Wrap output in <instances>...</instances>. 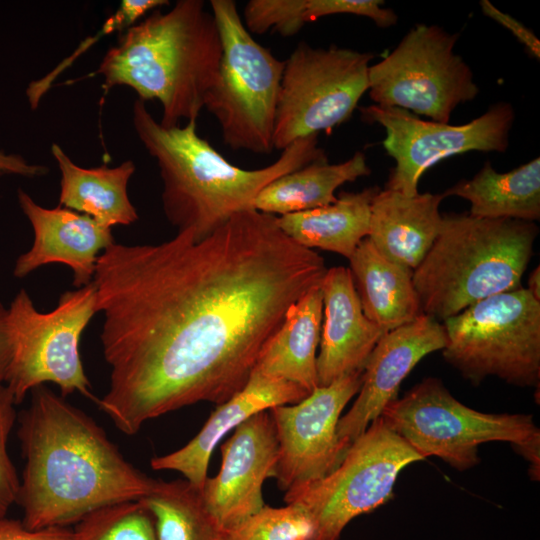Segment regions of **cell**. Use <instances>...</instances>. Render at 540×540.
<instances>
[{
	"label": "cell",
	"instance_id": "6da1fadb",
	"mask_svg": "<svg viewBox=\"0 0 540 540\" xmlns=\"http://www.w3.org/2000/svg\"><path fill=\"white\" fill-rule=\"evenodd\" d=\"M326 271L321 255L255 209L199 241L183 231L158 244L114 242L93 277L111 368L99 409L134 435L171 411L226 402L248 382L289 307L320 287Z\"/></svg>",
	"mask_w": 540,
	"mask_h": 540
},
{
	"label": "cell",
	"instance_id": "7a4b0ae2",
	"mask_svg": "<svg viewBox=\"0 0 540 540\" xmlns=\"http://www.w3.org/2000/svg\"><path fill=\"white\" fill-rule=\"evenodd\" d=\"M31 396L17 431L25 465L16 503L27 528L69 527L153 490L157 479L128 462L88 414L45 385Z\"/></svg>",
	"mask_w": 540,
	"mask_h": 540
},
{
	"label": "cell",
	"instance_id": "3957f363",
	"mask_svg": "<svg viewBox=\"0 0 540 540\" xmlns=\"http://www.w3.org/2000/svg\"><path fill=\"white\" fill-rule=\"evenodd\" d=\"M132 123L145 149L157 161L168 221L178 232L191 231L195 241L212 234L234 214L254 209L257 195L276 178L327 159L318 146V135H313L286 147L266 167L242 169L197 134V120L182 127H164L139 98L132 107Z\"/></svg>",
	"mask_w": 540,
	"mask_h": 540
},
{
	"label": "cell",
	"instance_id": "277c9868",
	"mask_svg": "<svg viewBox=\"0 0 540 540\" xmlns=\"http://www.w3.org/2000/svg\"><path fill=\"white\" fill-rule=\"evenodd\" d=\"M221 56L218 27L205 2L179 0L126 29L94 74L103 76L106 91L128 86L144 102L159 101V123L169 128L182 119L197 120Z\"/></svg>",
	"mask_w": 540,
	"mask_h": 540
},
{
	"label": "cell",
	"instance_id": "5b68a950",
	"mask_svg": "<svg viewBox=\"0 0 540 540\" xmlns=\"http://www.w3.org/2000/svg\"><path fill=\"white\" fill-rule=\"evenodd\" d=\"M538 232L534 222L443 214L432 247L413 271L421 312L444 321L521 287Z\"/></svg>",
	"mask_w": 540,
	"mask_h": 540
},
{
	"label": "cell",
	"instance_id": "8992f818",
	"mask_svg": "<svg viewBox=\"0 0 540 540\" xmlns=\"http://www.w3.org/2000/svg\"><path fill=\"white\" fill-rule=\"evenodd\" d=\"M381 417L423 459L438 457L458 471L479 464L481 444L508 442L530 464L533 480H539L540 430L530 414L474 410L440 379L428 377L391 401Z\"/></svg>",
	"mask_w": 540,
	"mask_h": 540
},
{
	"label": "cell",
	"instance_id": "52a82bcc",
	"mask_svg": "<svg viewBox=\"0 0 540 540\" xmlns=\"http://www.w3.org/2000/svg\"><path fill=\"white\" fill-rule=\"evenodd\" d=\"M222 44L218 77L204 108L217 119L233 150L268 154L274 149L276 109L285 61L251 36L235 1L211 0Z\"/></svg>",
	"mask_w": 540,
	"mask_h": 540
},
{
	"label": "cell",
	"instance_id": "ba28073f",
	"mask_svg": "<svg viewBox=\"0 0 540 540\" xmlns=\"http://www.w3.org/2000/svg\"><path fill=\"white\" fill-rule=\"evenodd\" d=\"M444 359L471 384L495 376L519 387L540 381V301L518 287L443 321Z\"/></svg>",
	"mask_w": 540,
	"mask_h": 540
},
{
	"label": "cell",
	"instance_id": "9c48e42d",
	"mask_svg": "<svg viewBox=\"0 0 540 540\" xmlns=\"http://www.w3.org/2000/svg\"><path fill=\"white\" fill-rule=\"evenodd\" d=\"M93 281L64 292L50 312H39L21 289L8 308L13 354L4 385L19 404L34 388L53 383L62 397L78 392L97 403L79 353L80 337L96 311Z\"/></svg>",
	"mask_w": 540,
	"mask_h": 540
},
{
	"label": "cell",
	"instance_id": "30bf717a",
	"mask_svg": "<svg viewBox=\"0 0 540 540\" xmlns=\"http://www.w3.org/2000/svg\"><path fill=\"white\" fill-rule=\"evenodd\" d=\"M421 460L380 416L352 442L334 471L286 491L284 501L307 513L311 540H339L353 519L389 501L400 472Z\"/></svg>",
	"mask_w": 540,
	"mask_h": 540
},
{
	"label": "cell",
	"instance_id": "8fae6325",
	"mask_svg": "<svg viewBox=\"0 0 540 540\" xmlns=\"http://www.w3.org/2000/svg\"><path fill=\"white\" fill-rule=\"evenodd\" d=\"M370 52L300 42L281 79L273 145L284 150L295 141L347 121L368 90Z\"/></svg>",
	"mask_w": 540,
	"mask_h": 540
},
{
	"label": "cell",
	"instance_id": "7c38bea8",
	"mask_svg": "<svg viewBox=\"0 0 540 540\" xmlns=\"http://www.w3.org/2000/svg\"><path fill=\"white\" fill-rule=\"evenodd\" d=\"M458 34L416 24L397 47L370 65L368 92L376 105L448 123L452 111L479 93L473 73L454 47Z\"/></svg>",
	"mask_w": 540,
	"mask_h": 540
},
{
	"label": "cell",
	"instance_id": "4fadbf2b",
	"mask_svg": "<svg viewBox=\"0 0 540 540\" xmlns=\"http://www.w3.org/2000/svg\"><path fill=\"white\" fill-rule=\"evenodd\" d=\"M360 111L366 121L386 131L383 146L396 163L386 188L406 196L416 195L421 175L444 158L468 151L504 152L515 116L504 102L462 125L426 121L410 111L376 104Z\"/></svg>",
	"mask_w": 540,
	"mask_h": 540
},
{
	"label": "cell",
	"instance_id": "5bb4252c",
	"mask_svg": "<svg viewBox=\"0 0 540 540\" xmlns=\"http://www.w3.org/2000/svg\"><path fill=\"white\" fill-rule=\"evenodd\" d=\"M363 371L319 386L295 404L268 409L274 423L278 457L273 478L280 490L324 478L342 462L347 448L337 424L348 402L358 394Z\"/></svg>",
	"mask_w": 540,
	"mask_h": 540
},
{
	"label": "cell",
	"instance_id": "9a60e30c",
	"mask_svg": "<svg viewBox=\"0 0 540 540\" xmlns=\"http://www.w3.org/2000/svg\"><path fill=\"white\" fill-rule=\"evenodd\" d=\"M220 451V470L206 479L201 493L217 523L231 530L265 506L262 487L267 478H273L278 457L269 411L258 412L236 426Z\"/></svg>",
	"mask_w": 540,
	"mask_h": 540
},
{
	"label": "cell",
	"instance_id": "2e32d148",
	"mask_svg": "<svg viewBox=\"0 0 540 540\" xmlns=\"http://www.w3.org/2000/svg\"><path fill=\"white\" fill-rule=\"evenodd\" d=\"M445 345L443 324L423 313L412 322L386 332L366 361L357 399L338 421L340 442L348 449L397 398L402 381L418 362L432 352L442 351Z\"/></svg>",
	"mask_w": 540,
	"mask_h": 540
},
{
	"label": "cell",
	"instance_id": "e0dca14e",
	"mask_svg": "<svg viewBox=\"0 0 540 540\" xmlns=\"http://www.w3.org/2000/svg\"><path fill=\"white\" fill-rule=\"evenodd\" d=\"M17 198L32 225L34 240L17 258L13 275L24 278L43 265L62 263L71 268L75 287L90 284L99 255L115 242L111 228L62 206L42 207L21 188Z\"/></svg>",
	"mask_w": 540,
	"mask_h": 540
},
{
	"label": "cell",
	"instance_id": "ac0fdd59",
	"mask_svg": "<svg viewBox=\"0 0 540 540\" xmlns=\"http://www.w3.org/2000/svg\"><path fill=\"white\" fill-rule=\"evenodd\" d=\"M323 300L318 385L363 371L372 350L386 333L364 314L349 268L327 269L320 284Z\"/></svg>",
	"mask_w": 540,
	"mask_h": 540
},
{
	"label": "cell",
	"instance_id": "d6986e66",
	"mask_svg": "<svg viewBox=\"0 0 540 540\" xmlns=\"http://www.w3.org/2000/svg\"><path fill=\"white\" fill-rule=\"evenodd\" d=\"M310 393L296 383L253 370L242 390L217 405L199 433L182 448L151 459L154 470L180 472L184 478L202 488L209 460L220 440L254 414L273 406L295 404Z\"/></svg>",
	"mask_w": 540,
	"mask_h": 540
},
{
	"label": "cell",
	"instance_id": "ffe728a7",
	"mask_svg": "<svg viewBox=\"0 0 540 540\" xmlns=\"http://www.w3.org/2000/svg\"><path fill=\"white\" fill-rule=\"evenodd\" d=\"M443 194L406 196L385 188L371 202L367 238L387 259L415 270L432 247L440 229Z\"/></svg>",
	"mask_w": 540,
	"mask_h": 540
},
{
	"label": "cell",
	"instance_id": "44dd1931",
	"mask_svg": "<svg viewBox=\"0 0 540 540\" xmlns=\"http://www.w3.org/2000/svg\"><path fill=\"white\" fill-rule=\"evenodd\" d=\"M365 316L384 332L412 322L421 312L413 270L384 257L366 237L349 258Z\"/></svg>",
	"mask_w": 540,
	"mask_h": 540
},
{
	"label": "cell",
	"instance_id": "7402d4cb",
	"mask_svg": "<svg viewBox=\"0 0 540 540\" xmlns=\"http://www.w3.org/2000/svg\"><path fill=\"white\" fill-rule=\"evenodd\" d=\"M323 300L320 287L293 303L259 353L253 370L281 378L311 393L318 385L316 350L320 342Z\"/></svg>",
	"mask_w": 540,
	"mask_h": 540
},
{
	"label": "cell",
	"instance_id": "603a6c76",
	"mask_svg": "<svg viewBox=\"0 0 540 540\" xmlns=\"http://www.w3.org/2000/svg\"><path fill=\"white\" fill-rule=\"evenodd\" d=\"M51 152L61 174L59 206L88 215L109 228L137 221V211L127 192L128 182L135 172L133 161H124L116 167L104 164L83 168L55 143Z\"/></svg>",
	"mask_w": 540,
	"mask_h": 540
},
{
	"label": "cell",
	"instance_id": "cb8c5ba5",
	"mask_svg": "<svg viewBox=\"0 0 540 540\" xmlns=\"http://www.w3.org/2000/svg\"><path fill=\"white\" fill-rule=\"evenodd\" d=\"M379 187L360 192H341L327 206L277 217L280 229L297 244L320 248L349 259L368 236L371 202Z\"/></svg>",
	"mask_w": 540,
	"mask_h": 540
},
{
	"label": "cell",
	"instance_id": "d4e9b609",
	"mask_svg": "<svg viewBox=\"0 0 540 540\" xmlns=\"http://www.w3.org/2000/svg\"><path fill=\"white\" fill-rule=\"evenodd\" d=\"M442 194L468 200L474 217L535 222L540 219V158L505 173L486 162L472 179Z\"/></svg>",
	"mask_w": 540,
	"mask_h": 540
},
{
	"label": "cell",
	"instance_id": "484cf974",
	"mask_svg": "<svg viewBox=\"0 0 540 540\" xmlns=\"http://www.w3.org/2000/svg\"><path fill=\"white\" fill-rule=\"evenodd\" d=\"M370 173L362 152L337 164L328 163V159L316 160L265 186L254 201V209L282 216L324 207L337 200L338 187Z\"/></svg>",
	"mask_w": 540,
	"mask_h": 540
},
{
	"label": "cell",
	"instance_id": "4316f807",
	"mask_svg": "<svg viewBox=\"0 0 540 540\" xmlns=\"http://www.w3.org/2000/svg\"><path fill=\"white\" fill-rule=\"evenodd\" d=\"M140 501L154 519L157 540H227L228 530L206 508L201 489L186 479L157 480Z\"/></svg>",
	"mask_w": 540,
	"mask_h": 540
},
{
	"label": "cell",
	"instance_id": "83f0119b",
	"mask_svg": "<svg viewBox=\"0 0 540 540\" xmlns=\"http://www.w3.org/2000/svg\"><path fill=\"white\" fill-rule=\"evenodd\" d=\"M75 540H157L154 519L140 500L96 509L75 524Z\"/></svg>",
	"mask_w": 540,
	"mask_h": 540
},
{
	"label": "cell",
	"instance_id": "f1b7e54d",
	"mask_svg": "<svg viewBox=\"0 0 540 540\" xmlns=\"http://www.w3.org/2000/svg\"><path fill=\"white\" fill-rule=\"evenodd\" d=\"M313 524L299 506L265 505L260 511L228 530L227 540H311Z\"/></svg>",
	"mask_w": 540,
	"mask_h": 540
},
{
	"label": "cell",
	"instance_id": "f546056e",
	"mask_svg": "<svg viewBox=\"0 0 540 540\" xmlns=\"http://www.w3.org/2000/svg\"><path fill=\"white\" fill-rule=\"evenodd\" d=\"M14 397L3 384L0 386V517L6 516L16 503L20 479L8 454L9 434L17 418Z\"/></svg>",
	"mask_w": 540,
	"mask_h": 540
},
{
	"label": "cell",
	"instance_id": "4dcf8cb0",
	"mask_svg": "<svg viewBox=\"0 0 540 540\" xmlns=\"http://www.w3.org/2000/svg\"><path fill=\"white\" fill-rule=\"evenodd\" d=\"M0 540H75L69 527H49L32 530L22 520L0 517Z\"/></svg>",
	"mask_w": 540,
	"mask_h": 540
},
{
	"label": "cell",
	"instance_id": "1f68e13d",
	"mask_svg": "<svg viewBox=\"0 0 540 540\" xmlns=\"http://www.w3.org/2000/svg\"><path fill=\"white\" fill-rule=\"evenodd\" d=\"M483 13L508 29L527 50L537 59L540 57V41L536 35L521 22L500 11L489 0H481Z\"/></svg>",
	"mask_w": 540,
	"mask_h": 540
},
{
	"label": "cell",
	"instance_id": "d6a6232c",
	"mask_svg": "<svg viewBox=\"0 0 540 540\" xmlns=\"http://www.w3.org/2000/svg\"><path fill=\"white\" fill-rule=\"evenodd\" d=\"M48 173V168L26 161L21 155L7 154L0 150V175H19L24 177H38Z\"/></svg>",
	"mask_w": 540,
	"mask_h": 540
},
{
	"label": "cell",
	"instance_id": "836d02e7",
	"mask_svg": "<svg viewBox=\"0 0 540 540\" xmlns=\"http://www.w3.org/2000/svg\"><path fill=\"white\" fill-rule=\"evenodd\" d=\"M13 346L8 327V308L0 302V386L4 384L12 360Z\"/></svg>",
	"mask_w": 540,
	"mask_h": 540
},
{
	"label": "cell",
	"instance_id": "e575fe53",
	"mask_svg": "<svg viewBox=\"0 0 540 540\" xmlns=\"http://www.w3.org/2000/svg\"><path fill=\"white\" fill-rule=\"evenodd\" d=\"M528 291L540 301V268H535L528 277Z\"/></svg>",
	"mask_w": 540,
	"mask_h": 540
}]
</instances>
